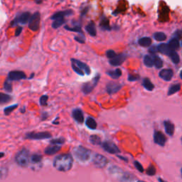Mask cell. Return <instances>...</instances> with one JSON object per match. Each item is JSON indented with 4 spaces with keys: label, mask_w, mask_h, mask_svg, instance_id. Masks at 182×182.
I'll list each match as a JSON object with an SVG mask.
<instances>
[{
    "label": "cell",
    "mask_w": 182,
    "mask_h": 182,
    "mask_svg": "<svg viewBox=\"0 0 182 182\" xmlns=\"http://www.w3.org/2000/svg\"><path fill=\"white\" fill-rule=\"evenodd\" d=\"M73 154L76 160L81 164L89 163L92 158L91 151L82 146L75 148L73 149Z\"/></svg>",
    "instance_id": "7a4b0ae2"
},
{
    "label": "cell",
    "mask_w": 182,
    "mask_h": 182,
    "mask_svg": "<svg viewBox=\"0 0 182 182\" xmlns=\"http://www.w3.org/2000/svg\"><path fill=\"white\" fill-rule=\"evenodd\" d=\"M100 75L97 74L91 82H88L84 83L83 85H82V91L83 92L84 94L88 95L89 94V93H91V92L93 91V89L95 88L96 85H97L99 80H100Z\"/></svg>",
    "instance_id": "5b68a950"
},
{
    "label": "cell",
    "mask_w": 182,
    "mask_h": 182,
    "mask_svg": "<svg viewBox=\"0 0 182 182\" xmlns=\"http://www.w3.org/2000/svg\"><path fill=\"white\" fill-rule=\"evenodd\" d=\"M107 74L109 76H110L113 79H118L119 78L121 77L122 76V71L120 68H117L115 71H110L107 72Z\"/></svg>",
    "instance_id": "83f0119b"
},
{
    "label": "cell",
    "mask_w": 182,
    "mask_h": 182,
    "mask_svg": "<svg viewBox=\"0 0 182 182\" xmlns=\"http://www.w3.org/2000/svg\"><path fill=\"white\" fill-rule=\"evenodd\" d=\"M51 137V133L48 132H29L26 134V139L29 140H41L48 139Z\"/></svg>",
    "instance_id": "52a82bcc"
},
{
    "label": "cell",
    "mask_w": 182,
    "mask_h": 182,
    "mask_svg": "<svg viewBox=\"0 0 182 182\" xmlns=\"http://www.w3.org/2000/svg\"><path fill=\"white\" fill-rule=\"evenodd\" d=\"M7 175V170L4 168H0V179H3V177Z\"/></svg>",
    "instance_id": "f907efd6"
},
{
    "label": "cell",
    "mask_w": 182,
    "mask_h": 182,
    "mask_svg": "<svg viewBox=\"0 0 182 182\" xmlns=\"http://www.w3.org/2000/svg\"><path fill=\"white\" fill-rule=\"evenodd\" d=\"M154 39L157 41H164L166 39V35L163 32H156L153 35Z\"/></svg>",
    "instance_id": "e575fe53"
},
{
    "label": "cell",
    "mask_w": 182,
    "mask_h": 182,
    "mask_svg": "<svg viewBox=\"0 0 182 182\" xmlns=\"http://www.w3.org/2000/svg\"><path fill=\"white\" fill-rule=\"evenodd\" d=\"M167 45L171 50L176 51L177 49H179L180 47L179 40H178V39H176V38H173L172 39H171V40L169 41Z\"/></svg>",
    "instance_id": "603a6c76"
},
{
    "label": "cell",
    "mask_w": 182,
    "mask_h": 182,
    "mask_svg": "<svg viewBox=\"0 0 182 182\" xmlns=\"http://www.w3.org/2000/svg\"><path fill=\"white\" fill-rule=\"evenodd\" d=\"M88 11H89V7H85V8L82 9L80 12V18L84 17V16L88 14Z\"/></svg>",
    "instance_id": "681fc988"
},
{
    "label": "cell",
    "mask_w": 182,
    "mask_h": 182,
    "mask_svg": "<svg viewBox=\"0 0 182 182\" xmlns=\"http://www.w3.org/2000/svg\"><path fill=\"white\" fill-rule=\"evenodd\" d=\"M93 163H94L95 166L99 169H102L105 167L108 163V159L103 155H101L100 154H96L93 157Z\"/></svg>",
    "instance_id": "9c48e42d"
},
{
    "label": "cell",
    "mask_w": 182,
    "mask_h": 182,
    "mask_svg": "<svg viewBox=\"0 0 182 182\" xmlns=\"http://www.w3.org/2000/svg\"><path fill=\"white\" fill-rule=\"evenodd\" d=\"M31 17V14L30 12H26L21 13L20 15H18L15 17V19L12 21V22L11 23V26L12 27H16L18 24H20L22 25L27 24L29 21V19Z\"/></svg>",
    "instance_id": "8992f818"
},
{
    "label": "cell",
    "mask_w": 182,
    "mask_h": 182,
    "mask_svg": "<svg viewBox=\"0 0 182 182\" xmlns=\"http://www.w3.org/2000/svg\"><path fill=\"white\" fill-rule=\"evenodd\" d=\"M164 126L165 132H166V134L169 136H171V137L173 136L174 130H175V127H174V124L169 120H166V121L164 122Z\"/></svg>",
    "instance_id": "ffe728a7"
},
{
    "label": "cell",
    "mask_w": 182,
    "mask_h": 182,
    "mask_svg": "<svg viewBox=\"0 0 182 182\" xmlns=\"http://www.w3.org/2000/svg\"><path fill=\"white\" fill-rule=\"evenodd\" d=\"M159 76L165 81H170L174 76V72L172 69H163L159 73Z\"/></svg>",
    "instance_id": "9a60e30c"
},
{
    "label": "cell",
    "mask_w": 182,
    "mask_h": 182,
    "mask_svg": "<svg viewBox=\"0 0 182 182\" xmlns=\"http://www.w3.org/2000/svg\"><path fill=\"white\" fill-rule=\"evenodd\" d=\"M140 79V76L138 75H129L128 76V80L130 82H134V81H137Z\"/></svg>",
    "instance_id": "7dc6e473"
},
{
    "label": "cell",
    "mask_w": 182,
    "mask_h": 182,
    "mask_svg": "<svg viewBox=\"0 0 182 182\" xmlns=\"http://www.w3.org/2000/svg\"><path fill=\"white\" fill-rule=\"evenodd\" d=\"M109 173L111 174L112 176H113L115 178L118 179L119 180H120L122 179V177H123L124 174H125V172H122L121 169H120L119 167H117V166H111L109 169Z\"/></svg>",
    "instance_id": "e0dca14e"
},
{
    "label": "cell",
    "mask_w": 182,
    "mask_h": 182,
    "mask_svg": "<svg viewBox=\"0 0 182 182\" xmlns=\"http://www.w3.org/2000/svg\"><path fill=\"white\" fill-rule=\"evenodd\" d=\"M154 141L157 145L164 147L166 144V137L160 131H155L154 134Z\"/></svg>",
    "instance_id": "7c38bea8"
},
{
    "label": "cell",
    "mask_w": 182,
    "mask_h": 182,
    "mask_svg": "<svg viewBox=\"0 0 182 182\" xmlns=\"http://www.w3.org/2000/svg\"><path fill=\"white\" fill-rule=\"evenodd\" d=\"M21 112H22V113H24V112H25V108H23V109H21Z\"/></svg>",
    "instance_id": "6125c7cd"
},
{
    "label": "cell",
    "mask_w": 182,
    "mask_h": 182,
    "mask_svg": "<svg viewBox=\"0 0 182 182\" xmlns=\"http://www.w3.org/2000/svg\"><path fill=\"white\" fill-rule=\"evenodd\" d=\"M41 14L39 12H36L31 16L29 21V29L32 31H37L40 27Z\"/></svg>",
    "instance_id": "277c9868"
},
{
    "label": "cell",
    "mask_w": 182,
    "mask_h": 182,
    "mask_svg": "<svg viewBox=\"0 0 182 182\" xmlns=\"http://www.w3.org/2000/svg\"><path fill=\"white\" fill-rule=\"evenodd\" d=\"M138 44L141 46L149 47L152 44V39L149 37H143L139 39Z\"/></svg>",
    "instance_id": "f546056e"
},
{
    "label": "cell",
    "mask_w": 182,
    "mask_h": 182,
    "mask_svg": "<svg viewBox=\"0 0 182 182\" xmlns=\"http://www.w3.org/2000/svg\"><path fill=\"white\" fill-rule=\"evenodd\" d=\"M35 1H36V4H41L42 2V0H35Z\"/></svg>",
    "instance_id": "9f6ffc18"
},
{
    "label": "cell",
    "mask_w": 182,
    "mask_h": 182,
    "mask_svg": "<svg viewBox=\"0 0 182 182\" xmlns=\"http://www.w3.org/2000/svg\"><path fill=\"white\" fill-rule=\"evenodd\" d=\"M65 142V140L63 138H58V139H54V140H52L51 141V145H62Z\"/></svg>",
    "instance_id": "7bdbcfd3"
},
{
    "label": "cell",
    "mask_w": 182,
    "mask_h": 182,
    "mask_svg": "<svg viewBox=\"0 0 182 182\" xmlns=\"http://www.w3.org/2000/svg\"><path fill=\"white\" fill-rule=\"evenodd\" d=\"M147 174L149 176H154L156 174V169L153 165H150L147 170Z\"/></svg>",
    "instance_id": "ee69618b"
},
{
    "label": "cell",
    "mask_w": 182,
    "mask_h": 182,
    "mask_svg": "<svg viewBox=\"0 0 182 182\" xmlns=\"http://www.w3.org/2000/svg\"><path fill=\"white\" fill-rule=\"evenodd\" d=\"M11 100H12V96L9 94L0 93V105L8 103Z\"/></svg>",
    "instance_id": "4dcf8cb0"
},
{
    "label": "cell",
    "mask_w": 182,
    "mask_h": 182,
    "mask_svg": "<svg viewBox=\"0 0 182 182\" xmlns=\"http://www.w3.org/2000/svg\"><path fill=\"white\" fill-rule=\"evenodd\" d=\"M71 62L73 63H74L76 66L78 67L80 70H82V71L84 72L85 74H86V75L91 74V68H90V67L88 66L86 63H85L82 62V61L77 60V59H72Z\"/></svg>",
    "instance_id": "5bb4252c"
},
{
    "label": "cell",
    "mask_w": 182,
    "mask_h": 182,
    "mask_svg": "<svg viewBox=\"0 0 182 182\" xmlns=\"http://www.w3.org/2000/svg\"><path fill=\"white\" fill-rule=\"evenodd\" d=\"M138 182H145V181H138Z\"/></svg>",
    "instance_id": "be15d7a7"
},
{
    "label": "cell",
    "mask_w": 182,
    "mask_h": 182,
    "mask_svg": "<svg viewBox=\"0 0 182 182\" xmlns=\"http://www.w3.org/2000/svg\"><path fill=\"white\" fill-rule=\"evenodd\" d=\"M48 100V96L46 95H44L40 97V100H39V102H40V105L42 106H46L47 105V102Z\"/></svg>",
    "instance_id": "b9f144b4"
},
{
    "label": "cell",
    "mask_w": 182,
    "mask_h": 182,
    "mask_svg": "<svg viewBox=\"0 0 182 182\" xmlns=\"http://www.w3.org/2000/svg\"><path fill=\"white\" fill-rule=\"evenodd\" d=\"M66 22V20L65 19V18H60V19H57L56 20L53 21V22L52 23V28L54 29H57L60 28L61 27H62L65 23Z\"/></svg>",
    "instance_id": "484cf974"
},
{
    "label": "cell",
    "mask_w": 182,
    "mask_h": 182,
    "mask_svg": "<svg viewBox=\"0 0 182 182\" xmlns=\"http://www.w3.org/2000/svg\"><path fill=\"white\" fill-rule=\"evenodd\" d=\"M85 125L91 130H95L97 128V122L94 118L91 117H87L85 120Z\"/></svg>",
    "instance_id": "d4e9b609"
},
{
    "label": "cell",
    "mask_w": 182,
    "mask_h": 182,
    "mask_svg": "<svg viewBox=\"0 0 182 182\" xmlns=\"http://www.w3.org/2000/svg\"><path fill=\"white\" fill-rule=\"evenodd\" d=\"M72 68H73V71H75V73H76L78 75H79V76H83L84 75H85L84 72L82 71V70H80L78 67L76 66V65H75L74 63H72Z\"/></svg>",
    "instance_id": "ab89813d"
},
{
    "label": "cell",
    "mask_w": 182,
    "mask_h": 182,
    "mask_svg": "<svg viewBox=\"0 0 182 182\" xmlns=\"http://www.w3.org/2000/svg\"><path fill=\"white\" fill-rule=\"evenodd\" d=\"M4 89L6 91L8 92V93H11L12 92V85L10 81L6 80L4 83Z\"/></svg>",
    "instance_id": "60d3db41"
},
{
    "label": "cell",
    "mask_w": 182,
    "mask_h": 182,
    "mask_svg": "<svg viewBox=\"0 0 182 182\" xmlns=\"http://www.w3.org/2000/svg\"><path fill=\"white\" fill-rule=\"evenodd\" d=\"M158 181H160V182H166V181H165L164 180H163V179H162L161 178H160V179H158Z\"/></svg>",
    "instance_id": "94428289"
},
{
    "label": "cell",
    "mask_w": 182,
    "mask_h": 182,
    "mask_svg": "<svg viewBox=\"0 0 182 182\" xmlns=\"http://www.w3.org/2000/svg\"><path fill=\"white\" fill-rule=\"evenodd\" d=\"M30 161L33 164H40L41 161H42V156L38 154H33V155H31V157H30Z\"/></svg>",
    "instance_id": "d590c367"
},
{
    "label": "cell",
    "mask_w": 182,
    "mask_h": 182,
    "mask_svg": "<svg viewBox=\"0 0 182 182\" xmlns=\"http://www.w3.org/2000/svg\"><path fill=\"white\" fill-rule=\"evenodd\" d=\"M14 160L19 166L21 167H27L30 161L29 151L26 148H23L16 154Z\"/></svg>",
    "instance_id": "3957f363"
},
{
    "label": "cell",
    "mask_w": 182,
    "mask_h": 182,
    "mask_svg": "<svg viewBox=\"0 0 182 182\" xmlns=\"http://www.w3.org/2000/svg\"><path fill=\"white\" fill-rule=\"evenodd\" d=\"M73 159L71 154H65L57 156L53 161V166L59 172H66L71 169Z\"/></svg>",
    "instance_id": "6da1fadb"
},
{
    "label": "cell",
    "mask_w": 182,
    "mask_h": 182,
    "mask_svg": "<svg viewBox=\"0 0 182 182\" xmlns=\"http://www.w3.org/2000/svg\"><path fill=\"white\" fill-rule=\"evenodd\" d=\"M122 88V85L115 82H109L106 85V91L108 94L112 95L117 93Z\"/></svg>",
    "instance_id": "4fadbf2b"
},
{
    "label": "cell",
    "mask_w": 182,
    "mask_h": 182,
    "mask_svg": "<svg viewBox=\"0 0 182 182\" xmlns=\"http://www.w3.org/2000/svg\"><path fill=\"white\" fill-rule=\"evenodd\" d=\"M27 78V76L23 71H11L8 74L9 81H16L20 80L22 79Z\"/></svg>",
    "instance_id": "30bf717a"
},
{
    "label": "cell",
    "mask_w": 182,
    "mask_h": 182,
    "mask_svg": "<svg viewBox=\"0 0 182 182\" xmlns=\"http://www.w3.org/2000/svg\"><path fill=\"white\" fill-rule=\"evenodd\" d=\"M72 116H73V119H74L78 123H82V122H84V120H85L83 112H82L80 109H78V108L73 110V112H72Z\"/></svg>",
    "instance_id": "ac0fdd59"
},
{
    "label": "cell",
    "mask_w": 182,
    "mask_h": 182,
    "mask_svg": "<svg viewBox=\"0 0 182 182\" xmlns=\"http://www.w3.org/2000/svg\"><path fill=\"white\" fill-rule=\"evenodd\" d=\"M100 28L102 30L104 31H110L112 30V27L110 25V21L106 16H101V19H100Z\"/></svg>",
    "instance_id": "d6986e66"
},
{
    "label": "cell",
    "mask_w": 182,
    "mask_h": 182,
    "mask_svg": "<svg viewBox=\"0 0 182 182\" xmlns=\"http://www.w3.org/2000/svg\"><path fill=\"white\" fill-rule=\"evenodd\" d=\"M34 75H35V74H34V73H32V74H31V76H30V77H29V79H32V78H33V76H34Z\"/></svg>",
    "instance_id": "91938a15"
},
{
    "label": "cell",
    "mask_w": 182,
    "mask_h": 182,
    "mask_svg": "<svg viewBox=\"0 0 182 182\" xmlns=\"http://www.w3.org/2000/svg\"><path fill=\"white\" fill-rule=\"evenodd\" d=\"M101 145L105 152L110 153L111 154H118V153L120 152V150L117 147V145L114 142L111 141H105L104 142H102Z\"/></svg>",
    "instance_id": "ba28073f"
},
{
    "label": "cell",
    "mask_w": 182,
    "mask_h": 182,
    "mask_svg": "<svg viewBox=\"0 0 182 182\" xmlns=\"http://www.w3.org/2000/svg\"><path fill=\"white\" fill-rule=\"evenodd\" d=\"M90 141H91V143L95 145H101L102 144L101 139L97 135H91V137H90Z\"/></svg>",
    "instance_id": "f35d334b"
},
{
    "label": "cell",
    "mask_w": 182,
    "mask_h": 182,
    "mask_svg": "<svg viewBox=\"0 0 182 182\" xmlns=\"http://www.w3.org/2000/svg\"><path fill=\"white\" fill-rule=\"evenodd\" d=\"M127 56L125 53L117 54L113 59L110 60L109 63L110 65H113V66H119V65H120L125 62V60L127 59Z\"/></svg>",
    "instance_id": "8fae6325"
},
{
    "label": "cell",
    "mask_w": 182,
    "mask_h": 182,
    "mask_svg": "<svg viewBox=\"0 0 182 182\" xmlns=\"http://www.w3.org/2000/svg\"><path fill=\"white\" fill-rule=\"evenodd\" d=\"M149 53H151L152 54L154 55L157 52H158V50H157V46H152V47H150V48L149 49Z\"/></svg>",
    "instance_id": "816d5d0a"
},
{
    "label": "cell",
    "mask_w": 182,
    "mask_h": 182,
    "mask_svg": "<svg viewBox=\"0 0 182 182\" xmlns=\"http://www.w3.org/2000/svg\"><path fill=\"white\" fill-rule=\"evenodd\" d=\"M116 55H117V53L113 51V50H108V51H106V56L109 59H113Z\"/></svg>",
    "instance_id": "bcb514c9"
},
{
    "label": "cell",
    "mask_w": 182,
    "mask_h": 182,
    "mask_svg": "<svg viewBox=\"0 0 182 182\" xmlns=\"http://www.w3.org/2000/svg\"><path fill=\"white\" fill-rule=\"evenodd\" d=\"M167 56H169L171 60L172 61V62L174 63L178 64L180 62V57L176 51H172Z\"/></svg>",
    "instance_id": "1f68e13d"
},
{
    "label": "cell",
    "mask_w": 182,
    "mask_h": 182,
    "mask_svg": "<svg viewBox=\"0 0 182 182\" xmlns=\"http://www.w3.org/2000/svg\"><path fill=\"white\" fill-rule=\"evenodd\" d=\"M118 157H119V158H120V159H122V160H125V161L127 162V160L126 158H124V157H121V156H118Z\"/></svg>",
    "instance_id": "680465c9"
},
{
    "label": "cell",
    "mask_w": 182,
    "mask_h": 182,
    "mask_svg": "<svg viewBox=\"0 0 182 182\" xmlns=\"http://www.w3.org/2000/svg\"><path fill=\"white\" fill-rule=\"evenodd\" d=\"M174 35H175V37L174 38H176V39H177L178 40H179L181 37V31L180 30L177 31L175 32Z\"/></svg>",
    "instance_id": "db71d44e"
},
{
    "label": "cell",
    "mask_w": 182,
    "mask_h": 182,
    "mask_svg": "<svg viewBox=\"0 0 182 182\" xmlns=\"http://www.w3.org/2000/svg\"><path fill=\"white\" fill-rule=\"evenodd\" d=\"M23 28L21 27H18L17 29H16V31H15V36H19V35L21 34V31H22Z\"/></svg>",
    "instance_id": "f5cc1de1"
},
{
    "label": "cell",
    "mask_w": 182,
    "mask_h": 182,
    "mask_svg": "<svg viewBox=\"0 0 182 182\" xmlns=\"http://www.w3.org/2000/svg\"><path fill=\"white\" fill-rule=\"evenodd\" d=\"M3 157H4V152H0V159L2 158Z\"/></svg>",
    "instance_id": "6f0895ef"
},
{
    "label": "cell",
    "mask_w": 182,
    "mask_h": 182,
    "mask_svg": "<svg viewBox=\"0 0 182 182\" xmlns=\"http://www.w3.org/2000/svg\"><path fill=\"white\" fill-rule=\"evenodd\" d=\"M17 107H18V104H15V105H12L9 107H7V108H4V115H10L15 109H16Z\"/></svg>",
    "instance_id": "74e56055"
},
{
    "label": "cell",
    "mask_w": 182,
    "mask_h": 182,
    "mask_svg": "<svg viewBox=\"0 0 182 182\" xmlns=\"http://www.w3.org/2000/svg\"><path fill=\"white\" fill-rule=\"evenodd\" d=\"M61 149V146L59 145H53V146H49L47 148H46L45 152L46 154L47 155H53V154H56L58 152H59Z\"/></svg>",
    "instance_id": "7402d4cb"
},
{
    "label": "cell",
    "mask_w": 182,
    "mask_h": 182,
    "mask_svg": "<svg viewBox=\"0 0 182 182\" xmlns=\"http://www.w3.org/2000/svg\"><path fill=\"white\" fill-rule=\"evenodd\" d=\"M144 63H145V65H146L147 67H148V68H152V67L154 66V63H153L152 57L148 56V55L145 56V58H144Z\"/></svg>",
    "instance_id": "8d00e7d4"
},
{
    "label": "cell",
    "mask_w": 182,
    "mask_h": 182,
    "mask_svg": "<svg viewBox=\"0 0 182 182\" xmlns=\"http://www.w3.org/2000/svg\"><path fill=\"white\" fill-rule=\"evenodd\" d=\"M85 30L87 31L89 35H91L93 37H95L97 35V29H96V26L93 21H91L89 24L85 27Z\"/></svg>",
    "instance_id": "44dd1931"
},
{
    "label": "cell",
    "mask_w": 182,
    "mask_h": 182,
    "mask_svg": "<svg viewBox=\"0 0 182 182\" xmlns=\"http://www.w3.org/2000/svg\"><path fill=\"white\" fill-rule=\"evenodd\" d=\"M181 90V84H175V85H173L172 86H170V88H169V91H168V95H172L176 93H178L179 91Z\"/></svg>",
    "instance_id": "836d02e7"
},
{
    "label": "cell",
    "mask_w": 182,
    "mask_h": 182,
    "mask_svg": "<svg viewBox=\"0 0 182 182\" xmlns=\"http://www.w3.org/2000/svg\"><path fill=\"white\" fill-rule=\"evenodd\" d=\"M153 63H154V66L157 68H161L163 66V61L162 60L161 58H160L159 56H156V55H153Z\"/></svg>",
    "instance_id": "d6a6232c"
},
{
    "label": "cell",
    "mask_w": 182,
    "mask_h": 182,
    "mask_svg": "<svg viewBox=\"0 0 182 182\" xmlns=\"http://www.w3.org/2000/svg\"><path fill=\"white\" fill-rule=\"evenodd\" d=\"M73 14V11L72 10H67L65 11H60V12H58L56 13H55L51 17V20H56L57 19H60V18H64L65 16H71Z\"/></svg>",
    "instance_id": "2e32d148"
},
{
    "label": "cell",
    "mask_w": 182,
    "mask_h": 182,
    "mask_svg": "<svg viewBox=\"0 0 182 182\" xmlns=\"http://www.w3.org/2000/svg\"><path fill=\"white\" fill-rule=\"evenodd\" d=\"M142 84H143V86L145 87V89L147 90L148 91H152L153 90H154V84L151 82V80H149L148 78H145L143 79Z\"/></svg>",
    "instance_id": "4316f807"
},
{
    "label": "cell",
    "mask_w": 182,
    "mask_h": 182,
    "mask_svg": "<svg viewBox=\"0 0 182 182\" xmlns=\"http://www.w3.org/2000/svg\"><path fill=\"white\" fill-rule=\"evenodd\" d=\"M134 166H135L136 169H137V170L139 171V172H141V173H142V172H144L143 166H142V165L140 163V162H137V161H134Z\"/></svg>",
    "instance_id": "f6af8a7d"
},
{
    "label": "cell",
    "mask_w": 182,
    "mask_h": 182,
    "mask_svg": "<svg viewBox=\"0 0 182 182\" xmlns=\"http://www.w3.org/2000/svg\"><path fill=\"white\" fill-rule=\"evenodd\" d=\"M157 50L160 51L162 54H164L166 56H168L171 51L173 50H171L168 46L167 44H161L159 46H157Z\"/></svg>",
    "instance_id": "cb8c5ba5"
},
{
    "label": "cell",
    "mask_w": 182,
    "mask_h": 182,
    "mask_svg": "<svg viewBox=\"0 0 182 182\" xmlns=\"http://www.w3.org/2000/svg\"><path fill=\"white\" fill-rule=\"evenodd\" d=\"M48 117V114L46 112H44L42 114V120H45Z\"/></svg>",
    "instance_id": "11a10c76"
},
{
    "label": "cell",
    "mask_w": 182,
    "mask_h": 182,
    "mask_svg": "<svg viewBox=\"0 0 182 182\" xmlns=\"http://www.w3.org/2000/svg\"><path fill=\"white\" fill-rule=\"evenodd\" d=\"M74 39L76 41H78V43H80V44H84L85 41V37H84V36H75Z\"/></svg>",
    "instance_id": "c3c4849f"
},
{
    "label": "cell",
    "mask_w": 182,
    "mask_h": 182,
    "mask_svg": "<svg viewBox=\"0 0 182 182\" xmlns=\"http://www.w3.org/2000/svg\"><path fill=\"white\" fill-rule=\"evenodd\" d=\"M65 29L69 31H73V32H76V33H78L82 35V36H84V33L82 31V29H81L80 25H75L73 26V27H68V26H65L64 27Z\"/></svg>",
    "instance_id": "f1b7e54d"
}]
</instances>
